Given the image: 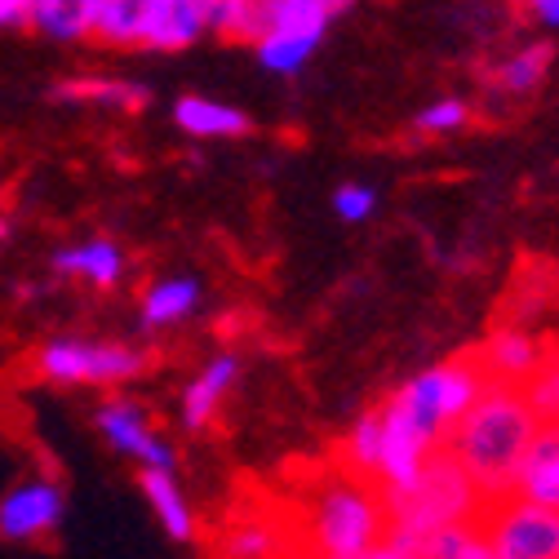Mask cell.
Wrapping results in <instances>:
<instances>
[{"instance_id":"cb8c5ba5","label":"cell","mask_w":559,"mask_h":559,"mask_svg":"<svg viewBox=\"0 0 559 559\" xmlns=\"http://www.w3.org/2000/svg\"><path fill=\"white\" fill-rule=\"evenodd\" d=\"M471 124V103L457 98V94H444V98H431L423 111L413 116V129L417 133H431V138H449V133H462Z\"/></svg>"},{"instance_id":"603a6c76","label":"cell","mask_w":559,"mask_h":559,"mask_svg":"<svg viewBox=\"0 0 559 559\" xmlns=\"http://www.w3.org/2000/svg\"><path fill=\"white\" fill-rule=\"evenodd\" d=\"M524 395H528L542 427H559V352H546L537 373L524 382Z\"/></svg>"},{"instance_id":"6da1fadb","label":"cell","mask_w":559,"mask_h":559,"mask_svg":"<svg viewBox=\"0 0 559 559\" xmlns=\"http://www.w3.org/2000/svg\"><path fill=\"white\" fill-rule=\"evenodd\" d=\"M537 413L524 395V386L484 382L479 400L466 408V417L453 427L449 449L475 479L484 502L515 493V475L524 466V453L537 436Z\"/></svg>"},{"instance_id":"9c48e42d","label":"cell","mask_w":559,"mask_h":559,"mask_svg":"<svg viewBox=\"0 0 559 559\" xmlns=\"http://www.w3.org/2000/svg\"><path fill=\"white\" fill-rule=\"evenodd\" d=\"M550 67H555V45L550 40H524V45L493 58V67H488V90L502 94V98H533L546 85Z\"/></svg>"},{"instance_id":"e0dca14e","label":"cell","mask_w":559,"mask_h":559,"mask_svg":"<svg viewBox=\"0 0 559 559\" xmlns=\"http://www.w3.org/2000/svg\"><path fill=\"white\" fill-rule=\"evenodd\" d=\"M152 0H94V32L90 40L107 49H143Z\"/></svg>"},{"instance_id":"5b68a950","label":"cell","mask_w":559,"mask_h":559,"mask_svg":"<svg viewBox=\"0 0 559 559\" xmlns=\"http://www.w3.org/2000/svg\"><path fill=\"white\" fill-rule=\"evenodd\" d=\"M484 382H488V378H484L479 360H475V356H462V360H444V365L423 369L413 382H404V386L391 395V404H395L431 444H449L453 427L466 417V408L479 400Z\"/></svg>"},{"instance_id":"277c9868","label":"cell","mask_w":559,"mask_h":559,"mask_svg":"<svg viewBox=\"0 0 559 559\" xmlns=\"http://www.w3.org/2000/svg\"><path fill=\"white\" fill-rule=\"evenodd\" d=\"M356 0H262V27L253 36V58L271 76H298L324 45L337 14Z\"/></svg>"},{"instance_id":"484cf974","label":"cell","mask_w":559,"mask_h":559,"mask_svg":"<svg viewBox=\"0 0 559 559\" xmlns=\"http://www.w3.org/2000/svg\"><path fill=\"white\" fill-rule=\"evenodd\" d=\"M333 214L342 223H369L378 214V191L369 182H346L333 191Z\"/></svg>"},{"instance_id":"4316f807","label":"cell","mask_w":559,"mask_h":559,"mask_svg":"<svg viewBox=\"0 0 559 559\" xmlns=\"http://www.w3.org/2000/svg\"><path fill=\"white\" fill-rule=\"evenodd\" d=\"M271 546H275L271 524H245V528H236L227 559H271Z\"/></svg>"},{"instance_id":"ba28073f","label":"cell","mask_w":559,"mask_h":559,"mask_svg":"<svg viewBox=\"0 0 559 559\" xmlns=\"http://www.w3.org/2000/svg\"><path fill=\"white\" fill-rule=\"evenodd\" d=\"M546 352H550V346H546L533 329L507 324V329H498V333H488L471 356L479 360V369H484V378H488V382L524 386V382L537 373V365L546 360Z\"/></svg>"},{"instance_id":"4dcf8cb0","label":"cell","mask_w":559,"mask_h":559,"mask_svg":"<svg viewBox=\"0 0 559 559\" xmlns=\"http://www.w3.org/2000/svg\"><path fill=\"white\" fill-rule=\"evenodd\" d=\"M356 559H395V550H391L386 542H378L373 550H365V555H356Z\"/></svg>"},{"instance_id":"4fadbf2b","label":"cell","mask_w":559,"mask_h":559,"mask_svg":"<svg viewBox=\"0 0 559 559\" xmlns=\"http://www.w3.org/2000/svg\"><path fill=\"white\" fill-rule=\"evenodd\" d=\"M58 103H81V107H111V111H143L152 103V90L143 81H120V76H72L53 85Z\"/></svg>"},{"instance_id":"7c38bea8","label":"cell","mask_w":559,"mask_h":559,"mask_svg":"<svg viewBox=\"0 0 559 559\" xmlns=\"http://www.w3.org/2000/svg\"><path fill=\"white\" fill-rule=\"evenodd\" d=\"M98 431L129 457H138L143 466H169L174 471V453L147 431L143 413H138L133 404H103L98 408Z\"/></svg>"},{"instance_id":"3957f363","label":"cell","mask_w":559,"mask_h":559,"mask_svg":"<svg viewBox=\"0 0 559 559\" xmlns=\"http://www.w3.org/2000/svg\"><path fill=\"white\" fill-rule=\"evenodd\" d=\"M378 542H386L382 488L356 471L329 479L316 493V507L307 520L311 559H356V555L373 550Z\"/></svg>"},{"instance_id":"1f68e13d","label":"cell","mask_w":559,"mask_h":559,"mask_svg":"<svg viewBox=\"0 0 559 559\" xmlns=\"http://www.w3.org/2000/svg\"><path fill=\"white\" fill-rule=\"evenodd\" d=\"M5 236H10V223H5V218H0V240H5Z\"/></svg>"},{"instance_id":"7a4b0ae2","label":"cell","mask_w":559,"mask_h":559,"mask_svg":"<svg viewBox=\"0 0 559 559\" xmlns=\"http://www.w3.org/2000/svg\"><path fill=\"white\" fill-rule=\"evenodd\" d=\"M382 502H386V533H431V528L479 524L488 507L449 444H440L404 488H386Z\"/></svg>"},{"instance_id":"8992f818","label":"cell","mask_w":559,"mask_h":559,"mask_svg":"<svg viewBox=\"0 0 559 559\" xmlns=\"http://www.w3.org/2000/svg\"><path fill=\"white\" fill-rule=\"evenodd\" d=\"M479 533L498 550V559H559V511L524 493L488 502L479 515Z\"/></svg>"},{"instance_id":"83f0119b","label":"cell","mask_w":559,"mask_h":559,"mask_svg":"<svg viewBox=\"0 0 559 559\" xmlns=\"http://www.w3.org/2000/svg\"><path fill=\"white\" fill-rule=\"evenodd\" d=\"M520 5H524V14H528L537 27L559 32V0H520Z\"/></svg>"},{"instance_id":"52a82bcc","label":"cell","mask_w":559,"mask_h":559,"mask_svg":"<svg viewBox=\"0 0 559 559\" xmlns=\"http://www.w3.org/2000/svg\"><path fill=\"white\" fill-rule=\"evenodd\" d=\"M143 365V352L116 342H49L40 352V373L53 382H124Z\"/></svg>"},{"instance_id":"7402d4cb","label":"cell","mask_w":559,"mask_h":559,"mask_svg":"<svg viewBox=\"0 0 559 559\" xmlns=\"http://www.w3.org/2000/svg\"><path fill=\"white\" fill-rule=\"evenodd\" d=\"M195 302H200L195 280H160V285L143 298V320L147 324H174V320L191 316Z\"/></svg>"},{"instance_id":"44dd1931","label":"cell","mask_w":559,"mask_h":559,"mask_svg":"<svg viewBox=\"0 0 559 559\" xmlns=\"http://www.w3.org/2000/svg\"><path fill=\"white\" fill-rule=\"evenodd\" d=\"M204 19L214 36L253 45V36L262 27V0H204Z\"/></svg>"},{"instance_id":"ac0fdd59","label":"cell","mask_w":559,"mask_h":559,"mask_svg":"<svg viewBox=\"0 0 559 559\" xmlns=\"http://www.w3.org/2000/svg\"><path fill=\"white\" fill-rule=\"evenodd\" d=\"M236 373H240L236 356H218L214 365H209V369L187 386V400H182V423H187L191 431H200V427L209 423V417L218 413V404H223V395L231 391Z\"/></svg>"},{"instance_id":"f546056e","label":"cell","mask_w":559,"mask_h":559,"mask_svg":"<svg viewBox=\"0 0 559 559\" xmlns=\"http://www.w3.org/2000/svg\"><path fill=\"white\" fill-rule=\"evenodd\" d=\"M457 559H498V550L484 542V533H479V524H475V533L466 537V546H462V555Z\"/></svg>"},{"instance_id":"8fae6325","label":"cell","mask_w":559,"mask_h":559,"mask_svg":"<svg viewBox=\"0 0 559 559\" xmlns=\"http://www.w3.org/2000/svg\"><path fill=\"white\" fill-rule=\"evenodd\" d=\"M58 520H62V493L53 484H23L0 502V537L10 542L49 533Z\"/></svg>"},{"instance_id":"5bb4252c","label":"cell","mask_w":559,"mask_h":559,"mask_svg":"<svg viewBox=\"0 0 559 559\" xmlns=\"http://www.w3.org/2000/svg\"><path fill=\"white\" fill-rule=\"evenodd\" d=\"M515 493L559 511V427H537L524 466L515 475Z\"/></svg>"},{"instance_id":"ffe728a7","label":"cell","mask_w":559,"mask_h":559,"mask_svg":"<svg viewBox=\"0 0 559 559\" xmlns=\"http://www.w3.org/2000/svg\"><path fill=\"white\" fill-rule=\"evenodd\" d=\"M143 493L152 498V507H156L160 524L169 528V537L187 542V537H191V511H187V502H182V493H178L169 466H143Z\"/></svg>"},{"instance_id":"9a60e30c","label":"cell","mask_w":559,"mask_h":559,"mask_svg":"<svg viewBox=\"0 0 559 559\" xmlns=\"http://www.w3.org/2000/svg\"><path fill=\"white\" fill-rule=\"evenodd\" d=\"M174 124L187 138H240L249 133V116L223 98H209V94H187L174 103Z\"/></svg>"},{"instance_id":"2e32d148","label":"cell","mask_w":559,"mask_h":559,"mask_svg":"<svg viewBox=\"0 0 559 559\" xmlns=\"http://www.w3.org/2000/svg\"><path fill=\"white\" fill-rule=\"evenodd\" d=\"M27 27L53 45H76L94 32V0H32Z\"/></svg>"},{"instance_id":"30bf717a","label":"cell","mask_w":559,"mask_h":559,"mask_svg":"<svg viewBox=\"0 0 559 559\" xmlns=\"http://www.w3.org/2000/svg\"><path fill=\"white\" fill-rule=\"evenodd\" d=\"M204 36H209L204 0H152L147 27H143V49L178 53V49H191L195 40H204Z\"/></svg>"},{"instance_id":"d4e9b609","label":"cell","mask_w":559,"mask_h":559,"mask_svg":"<svg viewBox=\"0 0 559 559\" xmlns=\"http://www.w3.org/2000/svg\"><path fill=\"white\" fill-rule=\"evenodd\" d=\"M378 453H382V413L373 408V413H365L360 423H356V431L346 436V462H352L356 475H369L373 479Z\"/></svg>"},{"instance_id":"d6986e66","label":"cell","mask_w":559,"mask_h":559,"mask_svg":"<svg viewBox=\"0 0 559 559\" xmlns=\"http://www.w3.org/2000/svg\"><path fill=\"white\" fill-rule=\"evenodd\" d=\"M53 271H62V275H85L90 285L107 289V285H116V280L124 275V253H120L111 240H90V245H81V249L53 253Z\"/></svg>"},{"instance_id":"f1b7e54d","label":"cell","mask_w":559,"mask_h":559,"mask_svg":"<svg viewBox=\"0 0 559 559\" xmlns=\"http://www.w3.org/2000/svg\"><path fill=\"white\" fill-rule=\"evenodd\" d=\"M27 14H32V0H0V32L27 27Z\"/></svg>"}]
</instances>
